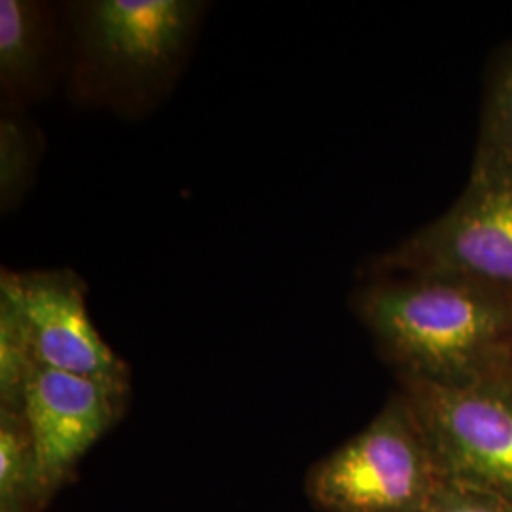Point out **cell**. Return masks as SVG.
I'll return each instance as SVG.
<instances>
[{"instance_id":"12","label":"cell","mask_w":512,"mask_h":512,"mask_svg":"<svg viewBox=\"0 0 512 512\" xmlns=\"http://www.w3.org/2000/svg\"><path fill=\"white\" fill-rule=\"evenodd\" d=\"M425 512H512V507L495 495L440 480Z\"/></svg>"},{"instance_id":"1","label":"cell","mask_w":512,"mask_h":512,"mask_svg":"<svg viewBox=\"0 0 512 512\" xmlns=\"http://www.w3.org/2000/svg\"><path fill=\"white\" fill-rule=\"evenodd\" d=\"M353 306L397 378L465 387L505 372L512 294L450 275H385Z\"/></svg>"},{"instance_id":"8","label":"cell","mask_w":512,"mask_h":512,"mask_svg":"<svg viewBox=\"0 0 512 512\" xmlns=\"http://www.w3.org/2000/svg\"><path fill=\"white\" fill-rule=\"evenodd\" d=\"M65 73L63 19L37 0L0 2V90L6 112H23L44 99Z\"/></svg>"},{"instance_id":"5","label":"cell","mask_w":512,"mask_h":512,"mask_svg":"<svg viewBox=\"0 0 512 512\" xmlns=\"http://www.w3.org/2000/svg\"><path fill=\"white\" fill-rule=\"evenodd\" d=\"M368 277L450 275L512 294V183L471 169L456 203L366 266Z\"/></svg>"},{"instance_id":"10","label":"cell","mask_w":512,"mask_h":512,"mask_svg":"<svg viewBox=\"0 0 512 512\" xmlns=\"http://www.w3.org/2000/svg\"><path fill=\"white\" fill-rule=\"evenodd\" d=\"M473 169L512 183V48L499 59L488 88Z\"/></svg>"},{"instance_id":"4","label":"cell","mask_w":512,"mask_h":512,"mask_svg":"<svg viewBox=\"0 0 512 512\" xmlns=\"http://www.w3.org/2000/svg\"><path fill=\"white\" fill-rule=\"evenodd\" d=\"M442 480L495 495L512 507V380L465 387L399 378Z\"/></svg>"},{"instance_id":"13","label":"cell","mask_w":512,"mask_h":512,"mask_svg":"<svg viewBox=\"0 0 512 512\" xmlns=\"http://www.w3.org/2000/svg\"><path fill=\"white\" fill-rule=\"evenodd\" d=\"M503 376H505V378H509V380H512V349L511 353H509V359H507V366H505V372H503Z\"/></svg>"},{"instance_id":"2","label":"cell","mask_w":512,"mask_h":512,"mask_svg":"<svg viewBox=\"0 0 512 512\" xmlns=\"http://www.w3.org/2000/svg\"><path fill=\"white\" fill-rule=\"evenodd\" d=\"M205 12L200 0H86L63 8L74 103L145 116L173 90Z\"/></svg>"},{"instance_id":"6","label":"cell","mask_w":512,"mask_h":512,"mask_svg":"<svg viewBox=\"0 0 512 512\" xmlns=\"http://www.w3.org/2000/svg\"><path fill=\"white\" fill-rule=\"evenodd\" d=\"M0 304L16 315L35 365L129 385L128 365L95 329L86 281L73 270H2Z\"/></svg>"},{"instance_id":"9","label":"cell","mask_w":512,"mask_h":512,"mask_svg":"<svg viewBox=\"0 0 512 512\" xmlns=\"http://www.w3.org/2000/svg\"><path fill=\"white\" fill-rule=\"evenodd\" d=\"M31 431L23 410L0 406V512H44Z\"/></svg>"},{"instance_id":"7","label":"cell","mask_w":512,"mask_h":512,"mask_svg":"<svg viewBox=\"0 0 512 512\" xmlns=\"http://www.w3.org/2000/svg\"><path fill=\"white\" fill-rule=\"evenodd\" d=\"M129 385L35 365L23 391L40 492L50 503L74 478L93 444L124 416Z\"/></svg>"},{"instance_id":"11","label":"cell","mask_w":512,"mask_h":512,"mask_svg":"<svg viewBox=\"0 0 512 512\" xmlns=\"http://www.w3.org/2000/svg\"><path fill=\"white\" fill-rule=\"evenodd\" d=\"M23 112L2 110L0 120V205L10 213L25 200L37 173L42 143Z\"/></svg>"},{"instance_id":"3","label":"cell","mask_w":512,"mask_h":512,"mask_svg":"<svg viewBox=\"0 0 512 512\" xmlns=\"http://www.w3.org/2000/svg\"><path fill=\"white\" fill-rule=\"evenodd\" d=\"M440 480L420 421L397 391L363 431L311 467L306 492L323 512H425Z\"/></svg>"}]
</instances>
